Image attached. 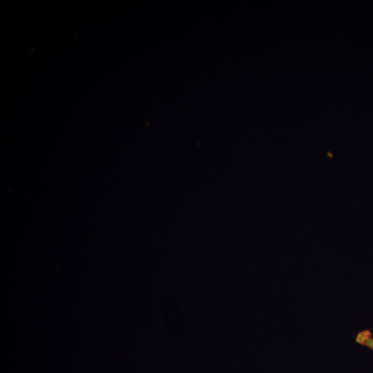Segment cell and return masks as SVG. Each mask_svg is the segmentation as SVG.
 <instances>
[{
    "label": "cell",
    "mask_w": 373,
    "mask_h": 373,
    "mask_svg": "<svg viewBox=\"0 0 373 373\" xmlns=\"http://www.w3.org/2000/svg\"><path fill=\"white\" fill-rule=\"evenodd\" d=\"M357 343L365 346L373 351V335L368 329L359 332L355 338Z\"/></svg>",
    "instance_id": "6da1fadb"
}]
</instances>
